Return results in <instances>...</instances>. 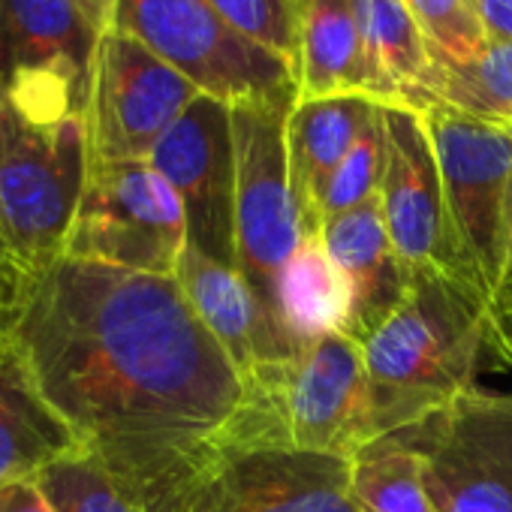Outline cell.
I'll return each mask as SVG.
<instances>
[{"label": "cell", "instance_id": "484cf974", "mask_svg": "<svg viewBox=\"0 0 512 512\" xmlns=\"http://www.w3.org/2000/svg\"><path fill=\"white\" fill-rule=\"evenodd\" d=\"M208 4L244 37L260 43L293 67L302 46V10L305 0H208Z\"/></svg>", "mask_w": 512, "mask_h": 512}, {"label": "cell", "instance_id": "4dcf8cb0", "mask_svg": "<svg viewBox=\"0 0 512 512\" xmlns=\"http://www.w3.org/2000/svg\"><path fill=\"white\" fill-rule=\"evenodd\" d=\"M491 353H494L500 362H512V317L500 323V329H497V341H494Z\"/></svg>", "mask_w": 512, "mask_h": 512}, {"label": "cell", "instance_id": "f546056e", "mask_svg": "<svg viewBox=\"0 0 512 512\" xmlns=\"http://www.w3.org/2000/svg\"><path fill=\"white\" fill-rule=\"evenodd\" d=\"M476 13L488 40L512 43V0H476Z\"/></svg>", "mask_w": 512, "mask_h": 512}, {"label": "cell", "instance_id": "d6986e66", "mask_svg": "<svg viewBox=\"0 0 512 512\" xmlns=\"http://www.w3.org/2000/svg\"><path fill=\"white\" fill-rule=\"evenodd\" d=\"M70 428L34 392L16 359L0 356V488L37 479L55 458L76 449Z\"/></svg>", "mask_w": 512, "mask_h": 512}, {"label": "cell", "instance_id": "30bf717a", "mask_svg": "<svg viewBox=\"0 0 512 512\" xmlns=\"http://www.w3.org/2000/svg\"><path fill=\"white\" fill-rule=\"evenodd\" d=\"M199 88L133 37L106 28L91 64L85 133L91 160H148Z\"/></svg>", "mask_w": 512, "mask_h": 512}, {"label": "cell", "instance_id": "d6a6232c", "mask_svg": "<svg viewBox=\"0 0 512 512\" xmlns=\"http://www.w3.org/2000/svg\"><path fill=\"white\" fill-rule=\"evenodd\" d=\"M10 266H13L10 253H7V247H4V244H0V287H4V278H7Z\"/></svg>", "mask_w": 512, "mask_h": 512}, {"label": "cell", "instance_id": "277c9868", "mask_svg": "<svg viewBox=\"0 0 512 512\" xmlns=\"http://www.w3.org/2000/svg\"><path fill=\"white\" fill-rule=\"evenodd\" d=\"M446 202L452 260L464 284L488 305L503 275V211L512 172V127L473 118L446 103L422 109Z\"/></svg>", "mask_w": 512, "mask_h": 512}, {"label": "cell", "instance_id": "4fadbf2b", "mask_svg": "<svg viewBox=\"0 0 512 512\" xmlns=\"http://www.w3.org/2000/svg\"><path fill=\"white\" fill-rule=\"evenodd\" d=\"M184 512H359L350 461L278 446L226 452L193 488Z\"/></svg>", "mask_w": 512, "mask_h": 512}, {"label": "cell", "instance_id": "8992f818", "mask_svg": "<svg viewBox=\"0 0 512 512\" xmlns=\"http://www.w3.org/2000/svg\"><path fill=\"white\" fill-rule=\"evenodd\" d=\"M293 106L290 100L229 106L235 142V272L278 320L281 272L305 238L287 157Z\"/></svg>", "mask_w": 512, "mask_h": 512}, {"label": "cell", "instance_id": "52a82bcc", "mask_svg": "<svg viewBox=\"0 0 512 512\" xmlns=\"http://www.w3.org/2000/svg\"><path fill=\"white\" fill-rule=\"evenodd\" d=\"M184 247V205L148 160H91L61 256L175 275Z\"/></svg>", "mask_w": 512, "mask_h": 512}, {"label": "cell", "instance_id": "836d02e7", "mask_svg": "<svg viewBox=\"0 0 512 512\" xmlns=\"http://www.w3.org/2000/svg\"><path fill=\"white\" fill-rule=\"evenodd\" d=\"M7 347V326H4V308H0V356H4Z\"/></svg>", "mask_w": 512, "mask_h": 512}, {"label": "cell", "instance_id": "83f0119b", "mask_svg": "<svg viewBox=\"0 0 512 512\" xmlns=\"http://www.w3.org/2000/svg\"><path fill=\"white\" fill-rule=\"evenodd\" d=\"M512 317V172H509V187H506V211H503V275H500V290L494 302V338L503 320Z\"/></svg>", "mask_w": 512, "mask_h": 512}, {"label": "cell", "instance_id": "44dd1931", "mask_svg": "<svg viewBox=\"0 0 512 512\" xmlns=\"http://www.w3.org/2000/svg\"><path fill=\"white\" fill-rule=\"evenodd\" d=\"M350 7L371 61L401 88L407 106L422 112L431 52L404 0H350Z\"/></svg>", "mask_w": 512, "mask_h": 512}, {"label": "cell", "instance_id": "3957f363", "mask_svg": "<svg viewBox=\"0 0 512 512\" xmlns=\"http://www.w3.org/2000/svg\"><path fill=\"white\" fill-rule=\"evenodd\" d=\"M91 154L85 118L40 124L0 91V244L19 266L64 253Z\"/></svg>", "mask_w": 512, "mask_h": 512}, {"label": "cell", "instance_id": "9a60e30c", "mask_svg": "<svg viewBox=\"0 0 512 512\" xmlns=\"http://www.w3.org/2000/svg\"><path fill=\"white\" fill-rule=\"evenodd\" d=\"M380 121L383 178L377 196L398 256L410 275L446 272L464 281L452 260L440 166L422 112L410 106H380Z\"/></svg>", "mask_w": 512, "mask_h": 512}, {"label": "cell", "instance_id": "cb8c5ba5", "mask_svg": "<svg viewBox=\"0 0 512 512\" xmlns=\"http://www.w3.org/2000/svg\"><path fill=\"white\" fill-rule=\"evenodd\" d=\"M37 485L52 512H148L142 500L82 446L55 458L37 476Z\"/></svg>", "mask_w": 512, "mask_h": 512}, {"label": "cell", "instance_id": "1f68e13d", "mask_svg": "<svg viewBox=\"0 0 512 512\" xmlns=\"http://www.w3.org/2000/svg\"><path fill=\"white\" fill-rule=\"evenodd\" d=\"M85 10L91 13V19L106 31L112 28V10H115V0H82Z\"/></svg>", "mask_w": 512, "mask_h": 512}, {"label": "cell", "instance_id": "8fae6325", "mask_svg": "<svg viewBox=\"0 0 512 512\" xmlns=\"http://www.w3.org/2000/svg\"><path fill=\"white\" fill-rule=\"evenodd\" d=\"M175 281L181 284L196 317L229 356L253 404L287 428L284 392L290 368L302 350L299 341L232 266L211 260L193 244L181 253Z\"/></svg>", "mask_w": 512, "mask_h": 512}, {"label": "cell", "instance_id": "f1b7e54d", "mask_svg": "<svg viewBox=\"0 0 512 512\" xmlns=\"http://www.w3.org/2000/svg\"><path fill=\"white\" fill-rule=\"evenodd\" d=\"M0 512H52L37 479H25L0 488Z\"/></svg>", "mask_w": 512, "mask_h": 512}, {"label": "cell", "instance_id": "7c38bea8", "mask_svg": "<svg viewBox=\"0 0 512 512\" xmlns=\"http://www.w3.org/2000/svg\"><path fill=\"white\" fill-rule=\"evenodd\" d=\"M148 163L172 184L187 217V244L235 269L232 109L199 94L166 130Z\"/></svg>", "mask_w": 512, "mask_h": 512}, {"label": "cell", "instance_id": "9c48e42d", "mask_svg": "<svg viewBox=\"0 0 512 512\" xmlns=\"http://www.w3.org/2000/svg\"><path fill=\"white\" fill-rule=\"evenodd\" d=\"M386 437L416 455L437 512H512V395L470 389Z\"/></svg>", "mask_w": 512, "mask_h": 512}, {"label": "cell", "instance_id": "ffe728a7", "mask_svg": "<svg viewBox=\"0 0 512 512\" xmlns=\"http://www.w3.org/2000/svg\"><path fill=\"white\" fill-rule=\"evenodd\" d=\"M278 311L299 347L329 332H344L350 314V290L329 256L323 235H305L281 272Z\"/></svg>", "mask_w": 512, "mask_h": 512}, {"label": "cell", "instance_id": "ba28073f", "mask_svg": "<svg viewBox=\"0 0 512 512\" xmlns=\"http://www.w3.org/2000/svg\"><path fill=\"white\" fill-rule=\"evenodd\" d=\"M100 37L82 0H0V91L40 124L82 118Z\"/></svg>", "mask_w": 512, "mask_h": 512}, {"label": "cell", "instance_id": "e0dca14e", "mask_svg": "<svg viewBox=\"0 0 512 512\" xmlns=\"http://www.w3.org/2000/svg\"><path fill=\"white\" fill-rule=\"evenodd\" d=\"M296 82L299 100L368 97L383 106H407L401 88L371 61L350 0H305Z\"/></svg>", "mask_w": 512, "mask_h": 512}, {"label": "cell", "instance_id": "d4e9b609", "mask_svg": "<svg viewBox=\"0 0 512 512\" xmlns=\"http://www.w3.org/2000/svg\"><path fill=\"white\" fill-rule=\"evenodd\" d=\"M416 19L428 52L449 61H470L488 46L476 0H404Z\"/></svg>", "mask_w": 512, "mask_h": 512}, {"label": "cell", "instance_id": "2e32d148", "mask_svg": "<svg viewBox=\"0 0 512 512\" xmlns=\"http://www.w3.org/2000/svg\"><path fill=\"white\" fill-rule=\"evenodd\" d=\"M320 235L350 290L344 335L365 344L401 308L413 287V275L389 238L380 196L332 217Z\"/></svg>", "mask_w": 512, "mask_h": 512}, {"label": "cell", "instance_id": "5b68a950", "mask_svg": "<svg viewBox=\"0 0 512 512\" xmlns=\"http://www.w3.org/2000/svg\"><path fill=\"white\" fill-rule=\"evenodd\" d=\"M112 28L226 106L299 100L296 67L235 31L208 0H115Z\"/></svg>", "mask_w": 512, "mask_h": 512}, {"label": "cell", "instance_id": "4316f807", "mask_svg": "<svg viewBox=\"0 0 512 512\" xmlns=\"http://www.w3.org/2000/svg\"><path fill=\"white\" fill-rule=\"evenodd\" d=\"M380 178H383V121H380V109H377L374 121L362 130L359 142L353 145V151L344 157V163L332 175V181L323 193L320 220L329 223L332 217H341V214L365 205L368 199H374L380 193Z\"/></svg>", "mask_w": 512, "mask_h": 512}, {"label": "cell", "instance_id": "5bb4252c", "mask_svg": "<svg viewBox=\"0 0 512 512\" xmlns=\"http://www.w3.org/2000/svg\"><path fill=\"white\" fill-rule=\"evenodd\" d=\"M290 446L353 461L377 440L365 350L344 332L305 344L290 368L287 392Z\"/></svg>", "mask_w": 512, "mask_h": 512}, {"label": "cell", "instance_id": "6da1fadb", "mask_svg": "<svg viewBox=\"0 0 512 512\" xmlns=\"http://www.w3.org/2000/svg\"><path fill=\"white\" fill-rule=\"evenodd\" d=\"M0 308L7 353L34 392L148 512H184L232 449L290 446L175 275L73 256L13 263Z\"/></svg>", "mask_w": 512, "mask_h": 512}, {"label": "cell", "instance_id": "ac0fdd59", "mask_svg": "<svg viewBox=\"0 0 512 512\" xmlns=\"http://www.w3.org/2000/svg\"><path fill=\"white\" fill-rule=\"evenodd\" d=\"M380 106L368 97L296 100L287 118V157L302 235H320L323 193Z\"/></svg>", "mask_w": 512, "mask_h": 512}, {"label": "cell", "instance_id": "603a6c76", "mask_svg": "<svg viewBox=\"0 0 512 512\" xmlns=\"http://www.w3.org/2000/svg\"><path fill=\"white\" fill-rule=\"evenodd\" d=\"M350 497L359 512H437L419 461L392 437H380L350 461Z\"/></svg>", "mask_w": 512, "mask_h": 512}, {"label": "cell", "instance_id": "7a4b0ae2", "mask_svg": "<svg viewBox=\"0 0 512 512\" xmlns=\"http://www.w3.org/2000/svg\"><path fill=\"white\" fill-rule=\"evenodd\" d=\"M491 338V311L464 281L446 272L413 275L401 308L362 344L377 440L476 389Z\"/></svg>", "mask_w": 512, "mask_h": 512}, {"label": "cell", "instance_id": "7402d4cb", "mask_svg": "<svg viewBox=\"0 0 512 512\" xmlns=\"http://www.w3.org/2000/svg\"><path fill=\"white\" fill-rule=\"evenodd\" d=\"M425 100H437L473 118L512 127V43L488 40V46L470 61L431 55Z\"/></svg>", "mask_w": 512, "mask_h": 512}]
</instances>
